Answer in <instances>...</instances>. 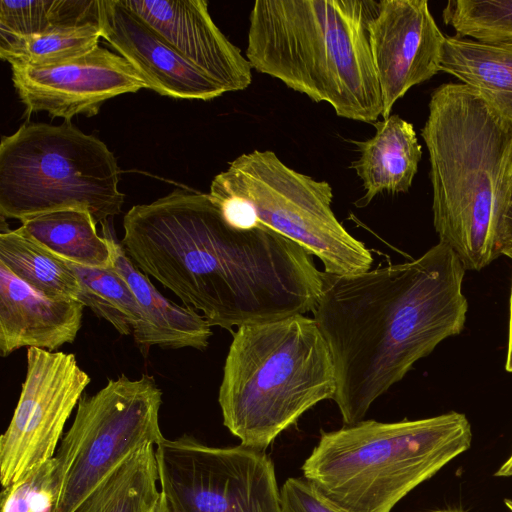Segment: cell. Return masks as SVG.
I'll use <instances>...</instances> for the list:
<instances>
[{"instance_id": "obj_1", "label": "cell", "mask_w": 512, "mask_h": 512, "mask_svg": "<svg viewBox=\"0 0 512 512\" xmlns=\"http://www.w3.org/2000/svg\"><path fill=\"white\" fill-rule=\"evenodd\" d=\"M123 228L132 262L211 326L305 315L323 290L325 273L304 247L259 223L233 226L206 193L176 188L135 205Z\"/></svg>"}, {"instance_id": "obj_2", "label": "cell", "mask_w": 512, "mask_h": 512, "mask_svg": "<svg viewBox=\"0 0 512 512\" xmlns=\"http://www.w3.org/2000/svg\"><path fill=\"white\" fill-rule=\"evenodd\" d=\"M465 268L439 242L419 258L350 276L325 273L312 311L332 355L336 403L345 425L444 339L464 328Z\"/></svg>"}, {"instance_id": "obj_3", "label": "cell", "mask_w": 512, "mask_h": 512, "mask_svg": "<svg viewBox=\"0 0 512 512\" xmlns=\"http://www.w3.org/2000/svg\"><path fill=\"white\" fill-rule=\"evenodd\" d=\"M374 0H257L246 58L257 72L374 124L383 102L368 38Z\"/></svg>"}, {"instance_id": "obj_4", "label": "cell", "mask_w": 512, "mask_h": 512, "mask_svg": "<svg viewBox=\"0 0 512 512\" xmlns=\"http://www.w3.org/2000/svg\"><path fill=\"white\" fill-rule=\"evenodd\" d=\"M430 161L433 224L465 270L479 271L500 255L499 232L512 126L463 83L431 94L421 130Z\"/></svg>"}, {"instance_id": "obj_5", "label": "cell", "mask_w": 512, "mask_h": 512, "mask_svg": "<svg viewBox=\"0 0 512 512\" xmlns=\"http://www.w3.org/2000/svg\"><path fill=\"white\" fill-rule=\"evenodd\" d=\"M329 346L313 317L248 324L233 333L218 402L224 426L264 451L307 410L335 396Z\"/></svg>"}, {"instance_id": "obj_6", "label": "cell", "mask_w": 512, "mask_h": 512, "mask_svg": "<svg viewBox=\"0 0 512 512\" xmlns=\"http://www.w3.org/2000/svg\"><path fill=\"white\" fill-rule=\"evenodd\" d=\"M471 442L470 422L458 412L389 423L362 420L322 432L302 471L354 512H391Z\"/></svg>"}, {"instance_id": "obj_7", "label": "cell", "mask_w": 512, "mask_h": 512, "mask_svg": "<svg viewBox=\"0 0 512 512\" xmlns=\"http://www.w3.org/2000/svg\"><path fill=\"white\" fill-rule=\"evenodd\" d=\"M114 154L71 121L25 123L0 143V214L27 219L61 210H86L96 223L121 213Z\"/></svg>"}, {"instance_id": "obj_8", "label": "cell", "mask_w": 512, "mask_h": 512, "mask_svg": "<svg viewBox=\"0 0 512 512\" xmlns=\"http://www.w3.org/2000/svg\"><path fill=\"white\" fill-rule=\"evenodd\" d=\"M208 194L245 203L257 223L304 247L326 274L350 276L371 269L370 250L332 210L330 184L288 167L273 151L238 156L214 177Z\"/></svg>"}, {"instance_id": "obj_9", "label": "cell", "mask_w": 512, "mask_h": 512, "mask_svg": "<svg viewBox=\"0 0 512 512\" xmlns=\"http://www.w3.org/2000/svg\"><path fill=\"white\" fill-rule=\"evenodd\" d=\"M161 404L162 391L147 374H123L95 394H83L54 454L61 488L52 512H74L135 451L161 443Z\"/></svg>"}, {"instance_id": "obj_10", "label": "cell", "mask_w": 512, "mask_h": 512, "mask_svg": "<svg viewBox=\"0 0 512 512\" xmlns=\"http://www.w3.org/2000/svg\"><path fill=\"white\" fill-rule=\"evenodd\" d=\"M156 457L163 512H282L274 464L262 450L184 434L165 438Z\"/></svg>"}, {"instance_id": "obj_11", "label": "cell", "mask_w": 512, "mask_h": 512, "mask_svg": "<svg viewBox=\"0 0 512 512\" xmlns=\"http://www.w3.org/2000/svg\"><path fill=\"white\" fill-rule=\"evenodd\" d=\"M89 383L74 354L27 349L19 400L0 437L3 488L54 456L64 426Z\"/></svg>"}, {"instance_id": "obj_12", "label": "cell", "mask_w": 512, "mask_h": 512, "mask_svg": "<svg viewBox=\"0 0 512 512\" xmlns=\"http://www.w3.org/2000/svg\"><path fill=\"white\" fill-rule=\"evenodd\" d=\"M26 114L47 112L71 121L98 114L109 99L149 85L121 55L98 46L80 57L46 66H11Z\"/></svg>"}, {"instance_id": "obj_13", "label": "cell", "mask_w": 512, "mask_h": 512, "mask_svg": "<svg viewBox=\"0 0 512 512\" xmlns=\"http://www.w3.org/2000/svg\"><path fill=\"white\" fill-rule=\"evenodd\" d=\"M368 38L387 119L396 101L440 71L445 36L426 0H382Z\"/></svg>"}, {"instance_id": "obj_14", "label": "cell", "mask_w": 512, "mask_h": 512, "mask_svg": "<svg viewBox=\"0 0 512 512\" xmlns=\"http://www.w3.org/2000/svg\"><path fill=\"white\" fill-rule=\"evenodd\" d=\"M225 92L246 89L252 67L218 28L205 0H120Z\"/></svg>"}, {"instance_id": "obj_15", "label": "cell", "mask_w": 512, "mask_h": 512, "mask_svg": "<svg viewBox=\"0 0 512 512\" xmlns=\"http://www.w3.org/2000/svg\"><path fill=\"white\" fill-rule=\"evenodd\" d=\"M99 26L101 37L160 95L208 101L226 93L120 0H99Z\"/></svg>"}, {"instance_id": "obj_16", "label": "cell", "mask_w": 512, "mask_h": 512, "mask_svg": "<svg viewBox=\"0 0 512 512\" xmlns=\"http://www.w3.org/2000/svg\"><path fill=\"white\" fill-rule=\"evenodd\" d=\"M84 305L38 292L0 263V353L22 347L50 352L74 342Z\"/></svg>"}, {"instance_id": "obj_17", "label": "cell", "mask_w": 512, "mask_h": 512, "mask_svg": "<svg viewBox=\"0 0 512 512\" xmlns=\"http://www.w3.org/2000/svg\"><path fill=\"white\" fill-rule=\"evenodd\" d=\"M375 135L354 142L360 157L351 168L362 181L364 195L356 206L365 207L383 192L405 193L412 186L422 156V148L411 123L399 115L375 122Z\"/></svg>"}, {"instance_id": "obj_18", "label": "cell", "mask_w": 512, "mask_h": 512, "mask_svg": "<svg viewBox=\"0 0 512 512\" xmlns=\"http://www.w3.org/2000/svg\"><path fill=\"white\" fill-rule=\"evenodd\" d=\"M103 235L110 242L113 268L126 280L144 311L151 346L162 349L194 348L205 350L212 336L211 325L195 310L182 307L164 297L127 255L121 241L105 224Z\"/></svg>"}, {"instance_id": "obj_19", "label": "cell", "mask_w": 512, "mask_h": 512, "mask_svg": "<svg viewBox=\"0 0 512 512\" xmlns=\"http://www.w3.org/2000/svg\"><path fill=\"white\" fill-rule=\"evenodd\" d=\"M440 71L475 90L512 126V46L445 36Z\"/></svg>"}, {"instance_id": "obj_20", "label": "cell", "mask_w": 512, "mask_h": 512, "mask_svg": "<svg viewBox=\"0 0 512 512\" xmlns=\"http://www.w3.org/2000/svg\"><path fill=\"white\" fill-rule=\"evenodd\" d=\"M21 223L20 232L65 261L96 268L113 266L110 242L97 233V223L86 210H61Z\"/></svg>"}, {"instance_id": "obj_21", "label": "cell", "mask_w": 512, "mask_h": 512, "mask_svg": "<svg viewBox=\"0 0 512 512\" xmlns=\"http://www.w3.org/2000/svg\"><path fill=\"white\" fill-rule=\"evenodd\" d=\"M156 446L148 443L107 476L74 512H159Z\"/></svg>"}, {"instance_id": "obj_22", "label": "cell", "mask_w": 512, "mask_h": 512, "mask_svg": "<svg viewBox=\"0 0 512 512\" xmlns=\"http://www.w3.org/2000/svg\"><path fill=\"white\" fill-rule=\"evenodd\" d=\"M81 288L78 300L121 335H132L146 356L151 346L147 317L126 280L113 268L68 262Z\"/></svg>"}, {"instance_id": "obj_23", "label": "cell", "mask_w": 512, "mask_h": 512, "mask_svg": "<svg viewBox=\"0 0 512 512\" xmlns=\"http://www.w3.org/2000/svg\"><path fill=\"white\" fill-rule=\"evenodd\" d=\"M0 263L40 293L78 300L81 288L67 261L18 229L1 230Z\"/></svg>"}, {"instance_id": "obj_24", "label": "cell", "mask_w": 512, "mask_h": 512, "mask_svg": "<svg viewBox=\"0 0 512 512\" xmlns=\"http://www.w3.org/2000/svg\"><path fill=\"white\" fill-rule=\"evenodd\" d=\"M99 24V0H0V38Z\"/></svg>"}, {"instance_id": "obj_25", "label": "cell", "mask_w": 512, "mask_h": 512, "mask_svg": "<svg viewBox=\"0 0 512 512\" xmlns=\"http://www.w3.org/2000/svg\"><path fill=\"white\" fill-rule=\"evenodd\" d=\"M97 23L55 30L42 35L0 38V57L11 66H46L85 55L99 45Z\"/></svg>"}, {"instance_id": "obj_26", "label": "cell", "mask_w": 512, "mask_h": 512, "mask_svg": "<svg viewBox=\"0 0 512 512\" xmlns=\"http://www.w3.org/2000/svg\"><path fill=\"white\" fill-rule=\"evenodd\" d=\"M442 16L457 36L512 46V0H450Z\"/></svg>"}, {"instance_id": "obj_27", "label": "cell", "mask_w": 512, "mask_h": 512, "mask_svg": "<svg viewBox=\"0 0 512 512\" xmlns=\"http://www.w3.org/2000/svg\"><path fill=\"white\" fill-rule=\"evenodd\" d=\"M61 480L56 458L43 462L1 492V512H52Z\"/></svg>"}, {"instance_id": "obj_28", "label": "cell", "mask_w": 512, "mask_h": 512, "mask_svg": "<svg viewBox=\"0 0 512 512\" xmlns=\"http://www.w3.org/2000/svg\"><path fill=\"white\" fill-rule=\"evenodd\" d=\"M282 512H354L302 477L288 478L280 489Z\"/></svg>"}, {"instance_id": "obj_29", "label": "cell", "mask_w": 512, "mask_h": 512, "mask_svg": "<svg viewBox=\"0 0 512 512\" xmlns=\"http://www.w3.org/2000/svg\"><path fill=\"white\" fill-rule=\"evenodd\" d=\"M499 252L512 259V158L505 186L504 206L499 232Z\"/></svg>"}, {"instance_id": "obj_30", "label": "cell", "mask_w": 512, "mask_h": 512, "mask_svg": "<svg viewBox=\"0 0 512 512\" xmlns=\"http://www.w3.org/2000/svg\"><path fill=\"white\" fill-rule=\"evenodd\" d=\"M505 369L508 372H512V287H511V296H510L509 334H508V347H507Z\"/></svg>"}, {"instance_id": "obj_31", "label": "cell", "mask_w": 512, "mask_h": 512, "mask_svg": "<svg viewBox=\"0 0 512 512\" xmlns=\"http://www.w3.org/2000/svg\"><path fill=\"white\" fill-rule=\"evenodd\" d=\"M495 476L497 477H508L512 476V453L509 458L500 466V468L495 472ZM507 508L512 512V501L509 499L504 500Z\"/></svg>"}, {"instance_id": "obj_32", "label": "cell", "mask_w": 512, "mask_h": 512, "mask_svg": "<svg viewBox=\"0 0 512 512\" xmlns=\"http://www.w3.org/2000/svg\"><path fill=\"white\" fill-rule=\"evenodd\" d=\"M426 512H463V511L457 510V509H441V510H432V511H426Z\"/></svg>"}]
</instances>
